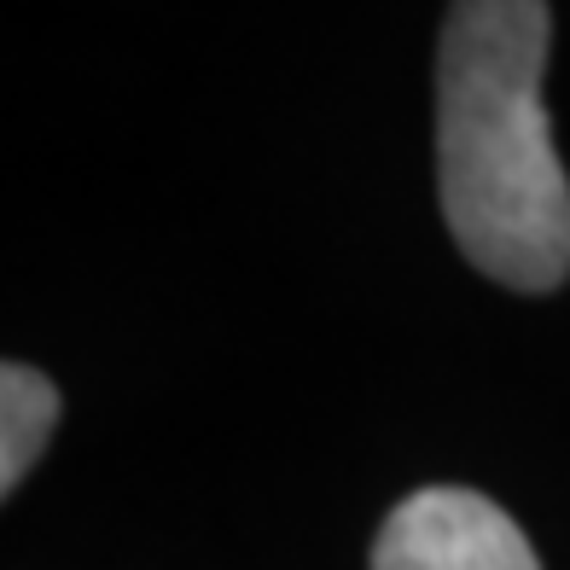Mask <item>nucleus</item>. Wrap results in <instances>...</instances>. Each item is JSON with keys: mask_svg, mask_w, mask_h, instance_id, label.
<instances>
[{"mask_svg": "<svg viewBox=\"0 0 570 570\" xmlns=\"http://www.w3.org/2000/svg\"><path fill=\"white\" fill-rule=\"evenodd\" d=\"M53 425H59V384L41 367L7 361L0 367V495H12L30 478Z\"/></svg>", "mask_w": 570, "mask_h": 570, "instance_id": "7ed1b4c3", "label": "nucleus"}, {"mask_svg": "<svg viewBox=\"0 0 570 570\" xmlns=\"http://www.w3.org/2000/svg\"><path fill=\"white\" fill-rule=\"evenodd\" d=\"M373 570H541L512 518L478 489L436 483L391 507Z\"/></svg>", "mask_w": 570, "mask_h": 570, "instance_id": "f03ea898", "label": "nucleus"}, {"mask_svg": "<svg viewBox=\"0 0 570 570\" xmlns=\"http://www.w3.org/2000/svg\"><path fill=\"white\" fill-rule=\"evenodd\" d=\"M548 0H454L436 41V187L454 245L507 292L570 274V175L553 151L541 70Z\"/></svg>", "mask_w": 570, "mask_h": 570, "instance_id": "f257e3e1", "label": "nucleus"}]
</instances>
